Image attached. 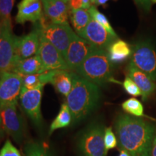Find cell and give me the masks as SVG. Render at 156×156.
I'll use <instances>...</instances> for the list:
<instances>
[{
	"label": "cell",
	"instance_id": "34",
	"mask_svg": "<svg viewBox=\"0 0 156 156\" xmlns=\"http://www.w3.org/2000/svg\"><path fill=\"white\" fill-rule=\"evenodd\" d=\"M92 4H91L90 0H83V7L82 8L85 9H88L91 7Z\"/></svg>",
	"mask_w": 156,
	"mask_h": 156
},
{
	"label": "cell",
	"instance_id": "2",
	"mask_svg": "<svg viewBox=\"0 0 156 156\" xmlns=\"http://www.w3.org/2000/svg\"><path fill=\"white\" fill-rule=\"evenodd\" d=\"M73 86L67 97L73 124H77L87 118L100 103L101 91L99 86L73 73Z\"/></svg>",
	"mask_w": 156,
	"mask_h": 156
},
{
	"label": "cell",
	"instance_id": "9",
	"mask_svg": "<svg viewBox=\"0 0 156 156\" xmlns=\"http://www.w3.org/2000/svg\"><path fill=\"white\" fill-rule=\"evenodd\" d=\"M2 126L15 142L20 143L25 134V122L17 109V104L9 105L0 110Z\"/></svg>",
	"mask_w": 156,
	"mask_h": 156
},
{
	"label": "cell",
	"instance_id": "4",
	"mask_svg": "<svg viewBox=\"0 0 156 156\" xmlns=\"http://www.w3.org/2000/svg\"><path fill=\"white\" fill-rule=\"evenodd\" d=\"M105 129L102 123L95 121L80 132L76 142L80 156H106Z\"/></svg>",
	"mask_w": 156,
	"mask_h": 156
},
{
	"label": "cell",
	"instance_id": "30",
	"mask_svg": "<svg viewBox=\"0 0 156 156\" xmlns=\"http://www.w3.org/2000/svg\"><path fill=\"white\" fill-rule=\"evenodd\" d=\"M0 156H22L9 140H7L0 150Z\"/></svg>",
	"mask_w": 156,
	"mask_h": 156
},
{
	"label": "cell",
	"instance_id": "16",
	"mask_svg": "<svg viewBox=\"0 0 156 156\" xmlns=\"http://www.w3.org/2000/svg\"><path fill=\"white\" fill-rule=\"evenodd\" d=\"M44 16L41 0H21L17 5L15 21L18 24L27 22L36 23Z\"/></svg>",
	"mask_w": 156,
	"mask_h": 156
},
{
	"label": "cell",
	"instance_id": "6",
	"mask_svg": "<svg viewBox=\"0 0 156 156\" xmlns=\"http://www.w3.org/2000/svg\"><path fill=\"white\" fill-rule=\"evenodd\" d=\"M129 63L156 81V49L149 40L140 41L134 45Z\"/></svg>",
	"mask_w": 156,
	"mask_h": 156
},
{
	"label": "cell",
	"instance_id": "3",
	"mask_svg": "<svg viewBox=\"0 0 156 156\" xmlns=\"http://www.w3.org/2000/svg\"><path fill=\"white\" fill-rule=\"evenodd\" d=\"M75 73L99 87L109 82H114L113 64L106 50L95 49Z\"/></svg>",
	"mask_w": 156,
	"mask_h": 156
},
{
	"label": "cell",
	"instance_id": "23",
	"mask_svg": "<svg viewBox=\"0 0 156 156\" xmlns=\"http://www.w3.org/2000/svg\"><path fill=\"white\" fill-rule=\"evenodd\" d=\"M25 156H52L49 147L44 142L30 141L25 145Z\"/></svg>",
	"mask_w": 156,
	"mask_h": 156
},
{
	"label": "cell",
	"instance_id": "40",
	"mask_svg": "<svg viewBox=\"0 0 156 156\" xmlns=\"http://www.w3.org/2000/svg\"><path fill=\"white\" fill-rule=\"evenodd\" d=\"M90 2H91V4H94V5H95V0H90Z\"/></svg>",
	"mask_w": 156,
	"mask_h": 156
},
{
	"label": "cell",
	"instance_id": "31",
	"mask_svg": "<svg viewBox=\"0 0 156 156\" xmlns=\"http://www.w3.org/2000/svg\"><path fill=\"white\" fill-rule=\"evenodd\" d=\"M134 2L140 9L145 12H151L152 8V2L151 0H134Z\"/></svg>",
	"mask_w": 156,
	"mask_h": 156
},
{
	"label": "cell",
	"instance_id": "14",
	"mask_svg": "<svg viewBox=\"0 0 156 156\" xmlns=\"http://www.w3.org/2000/svg\"><path fill=\"white\" fill-rule=\"evenodd\" d=\"M40 30L36 23L34 30L28 34L21 37L16 36V58L14 64L20 59L37 55L40 44Z\"/></svg>",
	"mask_w": 156,
	"mask_h": 156
},
{
	"label": "cell",
	"instance_id": "13",
	"mask_svg": "<svg viewBox=\"0 0 156 156\" xmlns=\"http://www.w3.org/2000/svg\"><path fill=\"white\" fill-rule=\"evenodd\" d=\"M79 36L86 40L96 48L106 51L114 41L118 39L111 35L106 28L92 18Z\"/></svg>",
	"mask_w": 156,
	"mask_h": 156
},
{
	"label": "cell",
	"instance_id": "17",
	"mask_svg": "<svg viewBox=\"0 0 156 156\" xmlns=\"http://www.w3.org/2000/svg\"><path fill=\"white\" fill-rule=\"evenodd\" d=\"M44 16L51 23L63 24L67 23L70 8L62 0H41Z\"/></svg>",
	"mask_w": 156,
	"mask_h": 156
},
{
	"label": "cell",
	"instance_id": "5",
	"mask_svg": "<svg viewBox=\"0 0 156 156\" xmlns=\"http://www.w3.org/2000/svg\"><path fill=\"white\" fill-rule=\"evenodd\" d=\"M36 24L38 27L41 35L54 45L65 59L72 37L75 33L69 23H52L44 15L41 20Z\"/></svg>",
	"mask_w": 156,
	"mask_h": 156
},
{
	"label": "cell",
	"instance_id": "12",
	"mask_svg": "<svg viewBox=\"0 0 156 156\" xmlns=\"http://www.w3.org/2000/svg\"><path fill=\"white\" fill-rule=\"evenodd\" d=\"M37 56L40 58L45 72L68 70L67 63L61 53L41 35L40 36V44Z\"/></svg>",
	"mask_w": 156,
	"mask_h": 156
},
{
	"label": "cell",
	"instance_id": "35",
	"mask_svg": "<svg viewBox=\"0 0 156 156\" xmlns=\"http://www.w3.org/2000/svg\"><path fill=\"white\" fill-rule=\"evenodd\" d=\"M110 0H95V5L97 6H101V5H105Z\"/></svg>",
	"mask_w": 156,
	"mask_h": 156
},
{
	"label": "cell",
	"instance_id": "21",
	"mask_svg": "<svg viewBox=\"0 0 156 156\" xmlns=\"http://www.w3.org/2000/svg\"><path fill=\"white\" fill-rule=\"evenodd\" d=\"M70 20L73 24L75 32L80 36L86 28L91 20L88 10L85 9H70Z\"/></svg>",
	"mask_w": 156,
	"mask_h": 156
},
{
	"label": "cell",
	"instance_id": "7",
	"mask_svg": "<svg viewBox=\"0 0 156 156\" xmlns=\"http://www.w3.org/2000/svg\"><path fill=\"white\" fill-rule=\"evenodd\" d=\"M22 87V76L10 71L0 72V110L17 104Z\"/></svg>",
	"mask_w": 156,
	"mask_h": 156
},
{
	"label": "cell",
	"instance_id": "38",
	"mask_svg": "<svg viewBox=\"0 0 156 156\" xmlns=\"http://www.w3.org/2000/svg\"><path fill=\"white\" fill-rule=\"evenodd\" d=\"M1 127H2V120L1 117H0V129H1Z\"/></svg>",
	"mask_w": 156,
	"mask_h": 156
},
{
	"label": "cell",
	"instance_id": "19",
	"mask_svg": "<svg viewBox=\"0 0 156 156\" xmlns=\"http://www.w3.org/2000/svg\"><path fill=\"white\" fill-rule=\"evenodd\" d=\"M10 72L17 73L21 76L45 73L41 62L37 55L17 61L14 64Z\"/></svg>",
	"mask_w": 156,
	"mask_h": 156
},
{
	"label": "cell",
	"instance_id": "36",
	"mask_svg": "<svg viewBox=\"0 0 156 156\" xmlns=\"http://www.w3.org/2000/svg\"><path fill=\"white\" fill-rule=\"evenodd\" d=\"M119 156H129V155L126 153L125 151H120V153H119Z\"/></svg>",
	"mask_w": 156,
	"mask_h": 156
},
{
	"label": "cell",
	"instance_id": "27",
	"mask_svg": "<svg viewBox=\"0 0 156 156\" xmlns=\"http://www.w3.org/2000/svg\"><path fill=\"white\" fill-rule=\"evenodd\" d=\"M15 0H0V20H11V12Z\"/></svg>",
	"mask_w": 156,
	"mask_h": 156
},
{
	"label": "cell",
	"instance_id": "10",
	"mask_svg": "<svg viewBox=\"0 0 156 156\" xmlns=\"http://www.w3.org/2000/svg\"><path fill=\"white\" fill-rule=\"evenodd\" d=\"M44 85H41L34 90H21L20 95L21 108L31 122L37 127H41L43 118L41 114V99Z\"/></svg>",
	"mask_w": 156,
	"mask_h": 156
},
{
	"label": "cell",
	"instance_id": "37",
	"mask_svg": "<svg viewBox=\"0 0 156 156\" xmlns=\"http://www.w3.org/2000/svg\"><path fill=\"white\" fill-rule=\"evenodd\" d=\"M2 33V23L0 20V38H1Z\"/></svg>",
	"mask_w": 156,
	"mask_h": 156
},
{
	"label": "cell",
	"instance_id": "18",
	"mask_svg": "<svg viewBox=\"0 0 156 156\" xmlns=\"http://www.w3.org/2000/svg\"><path fill=\"white\" fill-rule=\"evenodd\" d=\"M127 76L139 87L142 92V98L146 101L156 90L155 82L147 74L138 69L131 63L127 66Z\"/></svg>",
	"mask_w": 156,
	"mask_h": 156
},
{
	"label": "cell",
	"instance_id": "32",
	"mask_svg": "<svg viewBox=\"0 0 156 156\" xmlns=\"http://www.w3.org/2000/svg\"><path fill=\"white\" fill-rule=\"evenodd\" d=\"M70 9H81L83 7V0H67Z\"/></svg>",
	"mask_w": 156,
	"mask_h": 156
},
{
	"label": "cell",
	"instance_id": "33",
	"mask_svg": "<svg viewBox=\"0 0 156 156\" xmlns=\"http://www.w3.org/2000/svg\"><path fill=\"white\" fill-rule=\"evenodd\" d=\"M151 156H156V129L155 136H154V140L153 142V145H152Z\"/></svg>",
	"mask_w": 156,
	"mask_h": 156
},
{
	"label": "cell",
	"instance_id": "24",
	"mask_svg": "<svg viewBox=\"0 0 156 156\" xmlns=\"http://www.w3.org/2000/svg\"><path fill=\"white\" fill-rule=\"evenodd\" d=\"M87 10H88V12L90 15L91 18L94 20L95 21H96L97 23H98L101 25H102L103 28H106V30L111 35H112L115 38H119L118 36H117L115 30L113 29L112 25L110 24L107 17L103 13H101L100 11H98V9L96 8L95 5H91V7Z\"/></svg>",
	"mask_w": 156,
	"mask_h": 156
},
{
	"label": "cell",
	"instance_id": "1",
	"mask_svg": "<svg viewBox=\"0 0 156 156\" xmlns=\"http://www.w3.org/2000/svg\"><path fill=\"white\" fill-rule=\"evenodd\" d=\"M114 127L121 151L129 156H151L156 129L152 123L122 114L117 116Z\"/></svg>",
	"mask_w": 156,
	"mask_h": 156
},
{
	"label": "cell",
	"instance_id": "20",
	"mask_svg": "<svg viewBox=\"0 0 156 156\" xmlns=\"http://www.w3.org/2000/svg\"><path fill=\"white\" fill-rule=\"evenodd\" d=\"M107 53L113 64H121L132 56V48L126 41L118 38L109 46Z\"/></svg>",
	"mask_w": 156,
	"mask_h": 156
},
{
	"label": "cell",
	"instance_id": "15",
	"mask_svg": "<svg viewBox=\"0 0 156 156\" xmlns=\"http://www.w3.org/2000/svg\"><path fill=\"white\" fill-rule=\"evenodd\" d=\"M44 85L51 83L56 92L67 97L73 86V72L68 70H53L41 73Z\"/></svg>",
	"mask_w": 156,
	"mask_h": 156
},
{
	"label": "cell",
	"instance_id": "28",
	"mask_svg": "<svg viewBox=\"0 0 156 156\" xmlns=\"http://www.w3.org/2000/svg\"><path fill=\"white\" fill-rule=\"evenodd\" d=\"M123 87L124 90L128 93L129 95H132V96L137 97L142 96V92L139 88V87L136 85V83L132 80L128 76H126L122 83Z\"/></svg>",
	"mask_w": 156,
	"mask_h": 156
},
{
	"label": "cell",
	"instance_id": "11",
	"mask_svg": "<svg viewBox=\"0 0 156 156\" xmlns=\"http://www.w3.org/2000/svg\"><path fill=\"white\" fill-rule=\"evenodd\" d=\"M95 49H96L95 46L74 33L65 57L68 70L75 73L85 58Z\"/></svg>",
	"mask_w": 156,
	"mask_h": 156
},
{
	"label": "cell",
	"instance_id": "29",
	"mask_svg": "<svg viewBox=\"0 0 156 156\" xmlns=\"http://www.w3.org/2000/svg\"><path fill=\"white\" fill-rule=\"evenodd\" d=\"M104 143L106 151L116 147L118 142H117L116 136L113 132L112 127H107L105 129L104 133Z\"/></svg>",
	"mask_w": 156,
	"mask_h": 156
},
{
	"label": "cell",
	"instance_id": "8",
	"mask_svg": "<svg viewBox=\"0 0 156 156\" xmlns=\"http://www.w3.org/2000/svg\"><path fill=\"white\" fill-rule=\"evenodd\" d=\"M0 38V72L10 71L16 58V36L13 34L11 20H2Z\"/></svg>",
	"mask_w": 156,
	"mask_h": 156
},
{
	"label": "cell",
	"instance_id": "22",
	"mask_svg": "<svg viewBox=\"0 0 156 156\" xmlns=\"http://www.w3.org/2000/svg\"><path fill=\"white\" fill-rule=\"evenodd\" d=\"M71 124H73V116L67 104L64 103L61 106L57 116L51 124L49 134H51L55 130L58 129L67 127Z\"/></svg>",
	"mask_w": 156,
	"mask_h": 156
},
{
	"label": "cell",
	"instance_id": "39",
	"mask_svg": "<svg viewBox=\"0 0 156 156\" xmlns=\"http://www.w3.org/2000/svg\"><path fill=\"white\" fill-rule=\"evenodd\" d=\"M151 1L152 4H153V3H155L156 4V0H151Z\"/></svg>",
	"mask_w": 156,
	"mask_h": 156
},
{
	"label": "cell",
	"instance_id": "41",
	"mask_svg": "<svg viewBox=\"0 0 156 156\" xmlns=\"http://www.w3.org/2000/svg\"><path fill=\"white\" fill-rule=\"evenodd\" d=\"M62 1L65 2H66V3H67V4H68V1H67V0H62Z\"/></svg>",
	"mask_w": 156,
	"mask_h": 156
},
{
	"label": "cell",
	"instance_id": "26",
	"mask_svg": "<svg viewBox=\"0 0 156 156\" xmlns=\"http://www.w3.org/2000/svg\"><path fill=\"white\" fill-rule=\"evenodd\" d=\"M23 77V88L25 90H34L41 85H45L43 83L41 74L29 75L22 76Z\"/></svg>",
	"mask_w": 156,
	"mask_h": 156
},
{
	"label": "cell",
	"instance_id": "25",
	"mask_svg": "<svg viewBox=\"0 0 156 156\" xmlns=\"http://www.w3.org/2000/svg\"><path fill=\"white\" fill-rule=\"evenodd\" d=\"M123 110L128 114L135 117L144 116V107L140 101L134 98H131L123 102L122 104Z\"/></svg>",
	"mask_w": 156,
	"mask_h": 156
}]
</instances>
